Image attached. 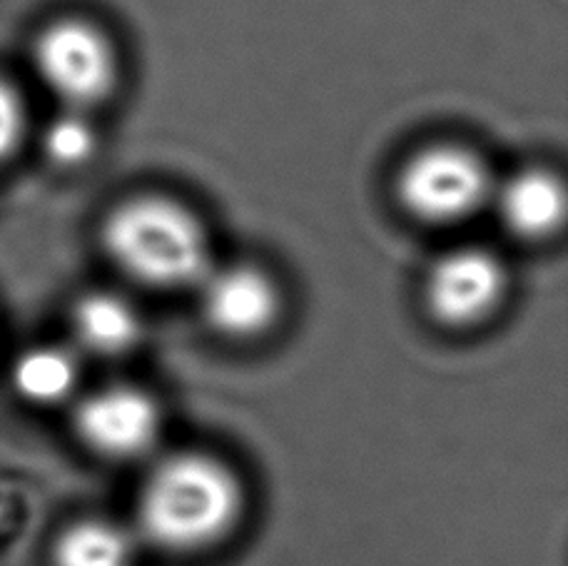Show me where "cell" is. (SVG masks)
Masks as SVG:
<instances>
[{"mask_svg":"<svg viewBox=\"0 0 568 566\" xmlns=\"http://www.w3.org/2000/svg\"><path fill=\"white\" fill-rule=\"evenodd\" d=\"M491 202L504 228L524 240H544L561 228L566 190L549 170L526 168L494 183Z\"/></svg>","mask_w":568,"mask_h":566,"instance_id":"cell-8","label":"cell"},{"mask_svg":"<svg viewBox=\"0 0 568 566\" xmlns=\"http://www.w3.org/2000/svg\"><path fill=\"white\" fill-rule=\"evenodd\" d=\"M33 70L58 108L93 113L118 88L120 58L103 28L83 18H60L38 33Z\"/></svg>","mask_w":568,"mask_h":566,"instance_id":"cell-3","label":"cell"},{"mask_svg":"<svg viewBox=\"0 0 568 566\" xmlns=\"http://www.w3.org/2000/svg\"><path fill=\"white\" fill-rule=\"evenodd\" d=\"M16 394L33 407H55L70 397L80 382L78 360L60 345H38L20 352L10 367Z\"/></svg>","mask_w":568,"mask_h":566,"instance_id":"cell-10","label":"cell"},{"mask_svg":"<svg viewBox=\"0 0 568 566\" xmlns=\"http://www.w3.org/2000/svg\"><path fill=\"white\" fill-rule=\"evenodd\" d=\"M30 110L16 83L0 75V165L13 160L30 138Z\"/></svg>","mask_w":568,"mask_h":566,"instance_id":"cell-13","label":"cell"},{"mask_svg":"<svg viewBox=\"0 0 568 566\" xmlns=\"http://www.w3.org/2000/svg\"><path fill=\"white\" fill-rule=\"evenodd\" d=\"M100 145L98 128L88 110L58 108V113L40 130V150L48 163L58 168H80L93 160Z\"/></svg>","mask_w":568,"mask_h":566,"instance_id":"cell-12","label":"cell"},{"mask_svg":"<svg viewBox=\"0 0 568 566\" xmlns=\"http://www.w3.org/2000/svg\"><path fill=\"white\" fill-rule=\"evenodd\" d=\"M242 509L245 489L235 469L212 454L178 452L142 479L135 534L162 552H200L225 539Z\"/></svg>","mask_w":568,"mask_h":566,"instance_id":"cell-1","label":"cell"},{"mask_svg":"<svg viewBox=\"0 0 568 566\" xmlns=\"http://www.w3.org/2000/svg\"><path fill=\"white\" fill-rule=\"evenodd\" d=\"M78 345L98 357H120L142 337V320L135 305L115 292H90L73 310Z\"/></svg>","mask_w":568,"mask_h":566,"instance_id":"cell-9","label":"cell"},{"mask_svg":"<svg viewBox=\"0 0 568 566\" xmlns=\"http://www.w3.org/2000/svg\"><path fill=\"white\" fill-rule=\"evenodd\" d=\"M195 290L202 317L225 337H257L275 325L282 310L275 282L252 265H210Z\"/></svg>","mask_w":568,"mask_h":566,"instance_id":"cell-7","label":"cell"},{"mask_svg":"<svg viewBox=\"0 0 568 566\" xmlns=\"http://www.w3.org/2000/svg\"><path fill=\"white\" fill-rule=\"evenodd\" d=\"M135 534L110 519H80L60 534L55 566H133Z\"/></svg>","mask_w":568,"mask_h":566,"instance_id":"cell-11","label":"cell"},{"mask_svg":"<svg viewBox=\"0 0 568 566\" xmlns=\"http://www.w3.org/2000/svg\"><path fill=\"white\" fill-rule=\"evenodd\" d=\"M103 245L120 272L152 290L195 287L212 265L205 225L165 195L118 205L103 225Z\"/></svg>","mask_w":568,"mask_h":566,"instance_id":"cell-2","label":"cell"},{"mask_svg":"<svg viewBox=\"0 0 568 566\" xmlns=\"http://www.w3.org/2000/svg\"><path fill=\"white\" fill-rule=\"evenodd\" d=\"M494 178L474 150L439 143L414 153L402 165L397 198L412 218L429 225H454L491 202Z\"/></svg>","mask_w":568,"mask_h":566,"instance_id":"cell-4","label":"cell"},{"mask_svg":"<svg viewBox=\"0 0 568 566\" xmlns=\"http://www.w3.org/2000/svg\"><path fill=\"white\" fill-rule=\"evenodd\" d=\"M75 432L90 452L128 462L155 447L162 414L158 402L135 384H105L78 402Z\"/></svg>","mask_w":568,"mask_h":566,"instance_id":"cell-5","label":"cell"},{"mask_svg":"<svg viewBox=\"0 0 568 566\" xmlns=\"http://www.w3.org/2000/svg\"><path fill=\"white\" fill-rule=\"evenodd\" d=\"M506 292L501 260L481 247L444 252L426 272L424 297L432 317L449 327L479 325L499 307Z\"/></svg>","mask_w":568,"mask_h":566,"instance_id":"cell-6","label":"cell"}]
</instances>
